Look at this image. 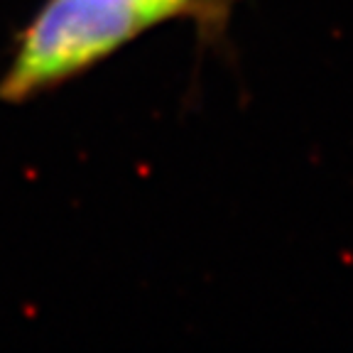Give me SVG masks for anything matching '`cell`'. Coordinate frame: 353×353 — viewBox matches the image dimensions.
<instances>
[{"label": "cell", "mask_w": 353, "mask_h": 353, "mask_svg": "<svg viewBox=\"0 0 353 353\" xmlns=\"http://www.w3.org/2000/svg\"><path fill=\"white\" fill-rule=\"evenodd\" d=\"M236 0H143L157 25L187 20L196 28L201 42L223 44Z\"/></svg>", "instance_id": "obj_1"}]
</instances>
